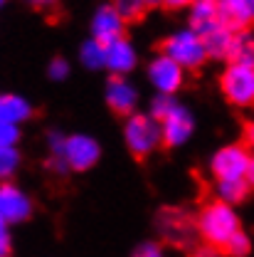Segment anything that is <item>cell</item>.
<instances>
[{
  "instance_id": "obj_1",
  "label": "cell",
  "mask_w": 254,
  "mask_h": 257,
  "mask_svg": "<svg viewBox=\"0 0 254 257\" xmlns=\"http://www.w3.org/2000/svg\"><path fill=\"white\" fill-rule=\"evenodd\" d=\"M197 230H200V235L210 242V247L224 250L227 242H229L242 227H239V218H237V213L232 210V205L217 200V203H210V205L202 208L200 220H197Z\"/></svg>"
},
{
  "instance_id": "obj_2",
  "label": "cell",
  "mask_w": 254,
  "mask_h": 257,
  "mask_svg": "<svg viewBox=\"0 0 254 257\" xmlns=\"http://www.w3.org/2000/svg\"><path fill=\"white\" fill-rule=\"evenodd\" d=\"M99 161V144L92 136L84 134H72L64 136L62 151L57 156H52V166L57 173H67V171H87Z\"/></svg>"
},
{
  "instance_id": "obj_3",
  "label": "cell",
  "mask_w": 254,
  "mask_h": 257,
  "mask_svg": "<svg viewBox=\"0 0 254 257\" xmlns=\"http://www.w3.org/2000/svg\"><path fill=\"white\" fill-rule=\"evenodd\" d=\"M163 55H168L173 62H178L183 69H197L200 64L210 57L202 35H197L192 28L173 32L163 42Z\"/></svg>"
},
{
  "instance_id": "obj_4",
  "label": "cell",
  "mask_w": 254,
  "mask_h": 257,
  "mask_svg": "<svg viewBox=\"0 0 254 257\" xmlns=\"http://www.w3.org/2000/svg\"><path fill=\"white\" fill-rule=\"evenodd\" d=\"M124 139H126L128 149L136 156L151 154L153 149H158V144L163 141L158 119H153L148 114H131L126 119V126H124Z\"/></svg>"
},
{
  "instance_id": "obj_5",
  "label": "cell",
  "mask_w": 254,
  "mask_h": 257,
  "mask_svg": "<svg viewBox=\"0 0 254 257\" xmlns=\"http://www.w3.org/2000/svg\"><path fill=\"white\" fill-rule=\"evenodd\" d=\"M220 84L224 96L234 106H254V64L229 62Z\"/></svg>"
},
{
  "instance_id": "obj_6",
  "label": "cell",
  "mask_w": 254,
  "mask_h": 257,
  "mask_svg": "<svg viewBox=\"0 0 254 257\" xmlns=\"http://www.w3.org/2000/svg\"><path fill=\"white\" fill-rule=\"evenodd\" d=\"M252 154L247 146H224L212 156V173L217 181H244Z\"/></svg>"
},
{
  "instance_id": "obj_7",
  "label": "cell",
  "mask_w": 254,
  "mask_h": 257,
  "mask_svg": "<svg viewBox=\"0 0 254 257\" xmlns=\"http://www.w3.org/2000/svg\"><path fill=\"white\" fill-rule=\"evenodd\" d=\"M183 72L185 69L178 62H173L168 55H158L148 64V79L158 89V94H168V96L175 94L180 89V84H183Z\"/></svg>"
},
{
  "instance_id": "obj_8",
  "label": "cell",
  "mask_w": 254,
  "mask_h": 257,
  "mask_svg": "<svg viewBox=\"0 0 254 257\" xmlns=\"http://www.w3.org/2000/svg\"><path fill=\"white\" fill-rule=\"evenodd\" d=\"M124 23H126V18L119 13V8L114 3L99 5L92 18V37L101 45H109V42L124 37Z\"/></svg>"
},
{
  "instance_id": "obj_9",
  "label": "cell",
  "mask_w": 254,
  "mask_h": 257,
  "mask_svg": "<svg viewBox=\"0 0 254 257\" xmlns=\"http://www.w3.org/2000/svg\"><path fill=\"white\" fill-rule=\"evenodd\" d=\"M32 213V200L13 183L0 186V220L5 225H15L28 220Z\"/></svg>"
},
{
  "instance_id": "obj_10",
  "label": "cell",
  "mask_w": 254,
  "mask_h": 257,
  "mask_svg": "<svg viewBox=\"0 0 254 257\" xmlns=\"http://www.w3.org/2000/svg\"><path fill=\"white\" fill-rule=\"evenodd\" d=\"M158 124H160L163 141H165L168 146H180V144H185V141L190 139L192 128H195L192 114L185 109V106H180V104H175L173 111L165 114Z\"/></svg>"
},
{
  "instance_id": "obj_11",
  "label": "cell",
  "mask_w": 254,
  "mask_h": 257,
  "mask_svg": "<svg viewBox=\"0 0 254 257\" xmlns=\"http://www.w3.org/2000/svg\"><path fill=\"white\" fill-rule=\"evenodd\" d=\"M106 101L116 114H133L136 104H138V92L136 87L124 79V77H111L106 84Z\"/></svg>"
},
{
  "instance_id": "obj_12",
  "label": "cell",
  "mask_w": 254,
  "mask_h": 257,
  "mask_svg": "<svg viewBox=\"0 0 254 257\" xmlns=\"http://www.w3.org/2000/svg\"><path fill=\"white\" fill-rule=\"evenodd\" d=\"M136 62H138L136 50H133V45L128 42L126 37H119V40L106 45V62H104V67L111 69L116 77H124L126 72H131L136 67Z\"/></svg>"
},
{
  "instance_id": "obj_13",
  "label": "cell",
  "mask_w": 254,
  "mask_h": 257,
  "mask_svg": "<svg viewBox=\"0 0 254 257\" xmlns=\"http://www.w3.org/2000/svg\"><path fill=\"white\" fill-rule=\"evenodd\" d=\"M222 25V15H220V5L217 0H195L190 5V28L197 35H207L215 28Z\"/></svg>"
},
{
  "instance_id": "obj_14",
  "label": "cell",
  "mask_w": 254,
  "mask_h": 257,
  "mask_svg": "<svg viewBox=\"0 0 254 257\" xmlns=\"http://www.w3.org/2000/svg\"><path fill=\"white\" fill-rule=\"evenodd\" d=\"M222 23L232 30H247L254 25V0H217Z\"/></svg>"
},
{
  "instance_id": "obj_15",
  "label": "cell",
  "mask_w": 254,
  "mask_h": 257,
  "mask_svg": "<svg viewBox=\"0 0 254 257\" xmlns=\"http://www.w3.org/2000/svg\"><path fill=\"white\" fill-rule=\"evenodd\" d=\"M237 35L239 30H232L229 25H220L212 32H207L202 40H205V47H207V55L210 57H217V60H232V52H234V45H237Z\"/></svg>"
},
{
  "instance_id": "obj_16",
  "label": "cell",
  "mask_w": 254,
  "mask_h": 257,
  "mask_svg": "<svg viewBox=\"0 0 254 257\" xmlns=\"http://www.w3.org/2000/svg\"><path fill=\"white\" fill-rule=\"evenodd\" d=\"M32 116V106L28 99L18 94H3L0 96V119L8 124L20 126L23 121H28Z\"/></svg>"
},
{
  "instance_id": "obj_17",
  "label": "cell",
  "mask_w": 254,
  "mask_h": 257,
  "mask_svg": "<svg viewBox=\"0 0 254 257\" xmlns=\"http://www.w3.org/2000/svg\"><path fill=\"white\" fill-rule=\"evenodd\" d=\"M160 225H163V232L168 240H175V242H183L190 237V223L185 215L180 213H165L160 218Z\"/></svg>"
},
{
  "instance_id": "obj_18",
  "label": "cell",
  "mask_w": 254,
  "mask_h": 257,
  "mask_svg": "<svg viewBox=\"0 0 254 257\" xmlns=\"http://www.w3.org/2000/svg\"><path fill=\"white\" fill-rule=\"evenodd\" d=\"M79 60L87 69H101L104 62H106V45H101L94 37H89L79 50Z\"/></svg>"
},
{
  "instance_id": "obj_19",
  "label": "cell",
  "mask_w": 254,
  "mask_h": 257,
  "mask_svg": "<svg viewBox=\"0 0 254 257\" xmlns=\"http://www.w3.org/2000/svg\"><path fill=\"white\" fill-rule=\"evenodd\" d=\"M249 193V183L247 181H217V195L227 205L242 203Z\"/></svg>"
},
{
  "instance_id": "obj_20",
  "label": "cell",
  "mask_w": 254,
  "mask_h": 257,
  "mask_svg": "<svg viewBox=\"0 0 254 257\" xmlns=\"http://www.w3.org/2000/svg\"><path fill=\"white\" fill-rule=\"evenodd\" d=\"M229 62H242V64H254V35L247 30H239L237 35V45L232 52Z\"/></svg>"
},
{
  "instance_id": "obj_21",
  "label": "cell",
  "mask_w": 254,
  "mask_h": 257,
  "mask_svg": "<svg viewBox=\"0 0 254 257\" xmlns=\"http://www.w3.org/2000/svg\"><path fill=\"white\" fill-rule=\"evenodd\" d=\"M160 0H114V5L119 8V13L124 18H141L146 10L156 8Z\"/></svg>"
},
{
  "instance_id": "obj_22",
  "label": "cell",
  "mask_w": 254,
  "mask_h": 257,
  "mask_svg": "<svg viewBox=\"0 0 254 257\" xmlns=\"http://www.w3.org/2000/svg\"><path fill=\"white\" fill-rule=\"evenodd\" d=\"M20 166V154L15 146H0V181H8Z\"/></svg>"
},
{
  "instance_id": "obj_23",
  "label": "cell",
  "mask_w": 254,
  "mask_h": 257,
  "mask_svg": "<svg viewBox=\"0 0 254 257\" xmlns=\"http://www.w3.org/2000/svg\"><path fill=\"white\" fill-rule=\"evenodd\" d=\"M249 250H252V242H249V237H247L242 230H239V232L227 242V247H224V252L229 257H247Z\"/></svg>"
},
{
  "instance_id": "obj_24",
  "label": "cell",
  "mask_w": 254,
  "mask_h": 257,
  "mask_svg": "<svg viewBox=\"0 0 254 257\" xmlns=\"http://www.w3.org/2000/svg\"><path fill=\"white\" fill-rule=\"evenodd\" d=\"M175 104H178V101H175L173 96L158 94V96H156V101H153V114H151V116L160 121L165 114H170V111H173V106H175Z\"/></svg>"
},
{
  "instance_id": "obj_25",
  "label": "cell",
  "mask_w": 254,
  "mask_h": 257,
  "mask_svg": "<svg viewBox=\"0 0 254 257\" xmlns=\"http://www.w3.org/2000/svg\"><path fill=\"white\" fill-rule=\"evenodd\" d=\"M18 136H20V128L0 119V146H15Z\"/></svg>"
},
{
  "instance_id": "obj_26",
  "label": "cell",
  "mask_w": 254,
  "mask_h": 257,
  "mask_svg": "<svg viewBox=\"0 0 254 257\" xmlns=\"http://www.w3.org/2000/svg\"><path fill=\"white\" fill-rule=\"evenodd\" d=\"M50 79H55V82H62V79H67V74H69V64H67V60H62V57H57V60H52L50 62Z\"/></svg>"
},
{
  "instance_id": "obj_27",
  "label": "cell",
  "mask_w": 254,
  "mask_h": 257,
  "mask_svg": "<svg viewBox=\"0 0 254 257\" xmlns=\"http://www.w3.org/2000/svg\"><path fill=\"white\" fill-rule=\"evenodd\" d=\"M136 257H165V255H163V250H160L158 245L146 242V245H141V247L136 250Z\"/></svg>"
},
{
  "instance_id": "obj_28",
  "label": "cell",
  "mask_w": 254,
  "mask_h": 257,
  "mask_svg": "<svg viewBox=\"0 0 254 257\" xmlns=\"http://www.w3.org/2000/svg\"><path fill=\"white\" fill-rule=\"evenodd\" d=\"M10 252V235H8V227L0 220V257H8Z\"/></svg>"
},
{
  "instance_id": "obj_29",
  "label": "cell",
  "mask_w": 254,
  "mask_h": 257,
  "mask_svg": "<svg viewBox=\"0 0 254 257\" xmlns=\"http://www.w3.org/2000/svg\"><path fill=\"white\" fill-rule=\"evenodd\" d=\"M163 5H168V8H173V10H180V8H190L195 0H160Z\"/></svg>"
},
{
  "instance_id": "obj_30",
  "label": "cell",
  "mask_w": 254,
  "mask_h": 257,
  "mask_svg": "<svg viewBox=\"0 0 254 257\" xmlns=\"http://www.w3.org/2000/svg\"><path fill=\"white\" fill-rule=\"evenodd\" d=\"M28 5H32V8H37V10H47V8H52L57 0H25Z\"/></svg>"
},
{
  "instance_id": "obj_31",
  "label": "cell",
  "mask_w": 254,
  "mask_h": 257,
  "mask_svg": "<svg viewBox=\"0 0 254 257\" xmlns=\"http://www.w3.org/2000/svg\"><path fill=\"white\" fill-rule=\"evenodd\" d=\"M195 257H224V252L217 250V247H205V250H200Z\"/></svg>"
},
{
  "instance_id": "obj_32",
  "label": "cell",
  "mask_w": 254,
  "mask_h": 257,
  "mask_svg": "<svg viewBox=\"0 0 254 257\" xmlns=\"http://www.w3.org/2000/svg\"><path fill=\"white\" fill-rule=\"evenodd\" d=\"M244 181L249 183V188H254V156L249 161V168H247V176H244Z\"/></svg>"
},
{
  "instance_id": "obj_33",
  "label": "cell",
  "mask_w": 254,
  "mask_h": 257,
  "mask_svg": "<svg viewBox=\"0 0 254 257\" xmlns=\"http://www.w3.org/2000/svg\"><path fill=\"white\" fill-rule=\"evenodd\" d=\"M247 141H249V149L254 151V126L249 128V131H247Z\"/></svg>"
},
{
  "instance_id": "obj_34",
  "label": "cell",
  "mask_w": 254,
  "mask_h": 257,
  "mask_svg": "<svg viewBox=\"0 0 254 257\" xmlns=\"http://www.w3.org/2000/svg\"><path fill=\"white\" fill-rule=\"evenodd\" d=\"M5 3H8V0H0V8H3V5H5Z\"/></svg>"
}]
</instances>
